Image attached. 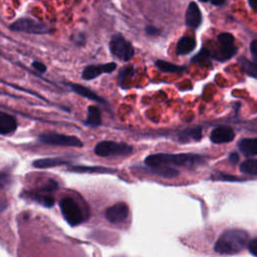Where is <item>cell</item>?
I'll return each instance as SVG.
<instances>
[{
	"label": "cell",
	"instance_id": "1",
	"mask_svg": "<svg viewBox=\"0 0 257 257\" xmlns=\"http://www.w3.org/2000/svg\"><path fill=\"white\" fill-rule=\"evenodd\" d=\"M204 161V157L197 154H154L146 158L145 164L149 168L177 166L193 169Z\"/></svg>",
	"mask_w": 257,
	"mask_h": 257
},
{
	"label": "cell",
	"instance_id": "2",
	"mask_svg": "<svg viewBox=\"0 0 257 257\" xmlns=\"http://www.w3.org/2000/svg\"><path fill=\"white\" fill-rule=\"evenodd\" d=\"M249 234L242 229L225 230L215 243L214 250L219 254L232 255L242 251L248 245Z\"/></svg>",
	"mask_w": 257,
	"mask_h": 257
},
{
	"label": "cell",
	"instance_id": "3",
	"mask_svg": "<svg viewBox=\"0 0 257 257\" xmlns=\"http://www.w3.org/2000/svg\"><path fill=\"white\" fill-rule=\"evenodd\" d=\"M9 29L17 32H24L29 34H47L51 33L54 29L48 24L36 21L31 18H19L9 25Z\"/></svg>",
	"mask_w": 257,
	"mask_h": 257
},
{
	"label": "cell",
	"instance_id": "4",
	"mask_svg": "<svg viewBox=\"0 0 257 257\" xmlns=\"http://www.w3.org/2000/svg\"><path fill=\"white\" fill-rule=\"evenodd\" d=\"M94 153L99 157H126L133 153V147L113 141H101L94 147Z\"/></svg>",
	"mask_w": 257,
	"mask_h": 257
},
{
	"label": "cell",
	"instance_id": "5",
	"mask_svg": "<svg viewBox=\"0 0 257 257\" xmlns=\"http://www.w3.org/2000/svg\"><path fill=\"white\" fill-rule=\"evenodd\" d=\"M109 51L114 57L124 62L131 60L135 54L132 43L119 33L111 36L109 40Z\"/></svg>",
	"mask_w": 257,
	"mask_h": 257
},
{
	"label": "cell",
	"instance_id": "6",
	"mask_svg": "<svg viewBox=\"0 0 257 257\" xmlns=\"http://www.w3.org/2000/svg\"><path fill=\"white\" fill-rule=\"evenodd\" d=\"M59 207L64 219L69 225L76 226L83 222V213L74 199L70 197H65L61 199Z\"/></svg>",
	"mask_w": 257,
	"mask_h": 257
},
{
	"label": "cell",
	"instance_id": "7",
	"mask_svg": "<svg viewBox=\"0 0 257 257\" xmlns=\"http://www.w3.org/2000/svg\"><path fill=\"white\" fill-rule=\"evenodd\" d=\"M219 47L213 54V57L220 61H225L231 58L236 53V46L234 44V36L231 33L223 32L217 37Z\"/></svg>",
	"mask_w": 257,
	"mask_h": 257
},
{
	"label": "cell",
	"instance_id": "8",
	"mask_svg": "<svg viewBox=\"0 0 257 257\" xmlns=\"http://www.w3.org/2000/svg\"><path fill=\"white\" fill-rule=\"evenodd\" d=\"M38 140L46 145L53 146H62V147H77L80 148L83 146L81 140L74 136H66L55 133H48L39 136Z\"/></svg>",
	"mask_w": 257,
	"mask_h": 257
},
{
	"label": "cell",
	"instance_id": "9",
	"mask_svg": "<svg viewBox=\"0 0 257 257\" xmlns=\"http://www.w3.org/2000/svg\"><path fill=\"white\" fill-rule=\"evenodd\" d=\"M116 69L115 62H107L103 64H89L85 66L82 70L81 77L85 80H91L101 73H110Z\"/></svg>",
	"mask_w": 257,
	"mask_h": 257
},
{
	"label": "cell",
	"instance_id": "10",
	"mask_svg": "<svg viewBox=\"0 0 257 257\" xmlns=\"http://www.w3.org/2000/svg\"><path fill=\"white\" fill-rule=\"evenodd\" d=\"M105 218L111 223L123 222L128 216V207L124 203H116L105 211Z\"/></svg>",
	"mask_w": 257,
	"mask_h": 257
},
{
	"label": "cell",
	"instance_id": "11",
	"mask_svg": "<svg viewBox=\"0 0 257 257\" xmlns=\"http://www.w3.org/2000/svg\"><path fill=\"white\" fill-rule=\"evenodd\" d=\"M202 22V13L196 2H190L186 13H185V23L188 27L196 29L200 26Z\"/></svg>",
	"mask_w": 257,
	"mask_h": 257
},
{
	"label": "cell",
	"instance_id": "12",
	"mask_svg": "<svg viewBox=\"0 0 257 257\" xmlns=\"http://www.w3.org/2000/svg\"><path fill=\"white\" fill-rule=\"evenodd\" d=\"M235 138L234 131L229 126H218L214 128L210 135V139L214 144H223L233 141Z\"/></svg>",
	"mask_w": 257,
	"mask_h": 257
},
{
	"label": "cell",
	"instance_id": "13",
	"mask_svg": "<svg viewBox=\"0 0 257 257\" xmlns=\"http://www.w3.org/2000/svg\"><path fill=\"white\" fill-rule=\"evenodd\" d=\"M196 45H197V42L193 36H189V35L182 36L176 45V53L178 55L189 54L196 48Z\"/></svg>",
	"mask_w": 257,
	"mask_h": 257
},
{
	"label": "cell",
	"instance_id": "14",
	"mask_svg": "<svg viewBox=\"0 0 257 257\" xmlns=\"http://www.w3.org/2000/svg\"><path fill=\"white\" fill-rule=\"evenodd\" d=\"M17 128V121L16 119L6 113V112H1L0 113V133L2 136H7L15 132Z\"/></svg>",
	"mask_w": 257,
	"mask_h": 257
},
{
	"label": "cell",
	"instance_id": "15",
	"mask_svg": "<svg viewBox=\"0 0 257 257\" xmlns=\"http://www.w3.org/2000/svg\"><path fill=\"white\" fill-rule=\"evenodd\" d=\"M240 151L247 157L257 156V138L243 139L239 143Z\"/></svg>",
	"mask_w": 257,
	"mask_h": 257
},
{
	"label": "cell",
	"instance_id": "16",
	"mask_svg": "<svg viewBox=\"0 0 257 257\" xmlns=\"http://www.w3.org/2000/svg\"><path fill=\"white\" fill-rule=\"evenodd\" d=\"M155 64L159 70L166 72V73H181L186 69V67L184 65H176L172 62H169V61H166L163 59L156 60Z\"/></svg>",
	"mask_w": 257,
	"mask_h": 257
},
{
	"label": "cell",
	"instance_id": "17",
	"mask_svg": "<svg viewBox=\"0 0 257 257\" xmlns=\"http://www.w3.org/2000/svg\"><path fill=\"white\" fill-rule=\"evenodd\" d=\"M69 85H70L71 89H72L74 92L80 94L81 96H84V97H86V98H88V99L95 100V101H98V102H104V100H103L100 96H98L95 92H93L91 89H89V88H87V87H85V86H83V85H81V84L71 83V84H69Z\"/></svg>",
	"mask_w": 257,
	"mask_h": 257
},
{
	"label": "cell",
	"instance_id": "18",
	"mask_svg": "<svg viewBox=\"0 0 257 257\" xmlns=\"http://www.w3.org/2000/svg\"><path fill=\"white\" fill-rule=\"evenodd\" d=\"M101 123V114L100 109L96 105H89L87 107V117L85 124L91 126H97Z\"/></svg>",
	"mask_w": 257,
	"mask_h": 257
},
{
	"label": "cell",
	"instance_id": "19",
	"mask_svg": "<svg viewBox=\"0 0 257 257\" xmlns=\"http://www.w3.org/2000/svg\"><path fill=\"white\" fill-rule=\"evenodd\" d=\"M202 138V128L201 127H193L183 131L179 135V141L181 143H189L193 141H199Z\"/></svg>",
	"mask_w": 257,
	"mask_h": 257
},
{
	"label": "cell",
	"instance_id": "20",
	"mask_svg": "<svg viewBox=\"0 0 257 257\" xmlns=\"http://www.w3.org/2000/svg\"><path fill=\"white\" fill-rule=\"evenodd\" d=\"M67 164V162L65 160L62 159H58V158H46V159H40V160H36L33 162V166L35 168H52L55 166H60V165H64Z\"/></svg>",
	"mask_w": 257,
	"mask_h": 257
},
{
	"label": "cell",
	"instance_id": "21",
	"mask_svg": "<svg viewBox=\"0 0 257 257\" xmlns=\"http://www.w3.org/2000/svg\"><path fill=\"white\" fill-rule=\"evenodd\" d=\"M239 63H240L242 70L246 74H248L251 77L257 78V63L256 62H252L244 57H241L239 59Z\"/></svg>",
	"mask_w": 257,
	"mask_h": 257
},
{
	"label": "cell",
	"instance_id": "22",
	"mask_svg": "<svg viewBox=\"0 0 257 257\" xmlns=\"http://www.w3.org/2000/svg\"><path fill=\"white\" fill-rule=\"evenodd\" d=\"M69 171H74V172H80V173H90V172H95V173H111L113 170L108 169V168H103V167H82V166H72L68 168Z\"/></svg>",
	"mask_w": 257,
	"mask_h": 257
},
{
	"label": "cell",
	"instance_id": "23",
	"mask_svg": "<svg viewBox=\"0 0 257 257\" xmlns=\"http://www.w3.org/2000/svg\"><path fill=\"white\" fill-rule=\"evenodd\" d=\"M240 171L246 174L257 175V159L244 161L240 166Z\"/></svg>",
	"mask_w": 257,
	"mask_h": 257
},
{
	"label": "cell",
	"instance_id": "24",
	"mask_svg": "<svg viewBox=\"0 0 257 257\" xmlns=\"http://www.w3.org/2000/svg\"><path fill=\"white\" fill-rule=\"evenodd\" d=\"M31 199H33L34 201L46 206V207H52L54 204V199L51 196H42L39 194H30L29 195Z\"/></svg>",
	"mask_w": 257,
	"mask_h": 257
},
{
	"label": "cell",
	"instance_id": "25",
	"mask_svg": "<svg viewBox=\"0 0 257 257\" xmlns=\"http://www.w3.org/2000/svg\"><path fill=\"white\" fill-rule=\"evenodd\" d=\"M135 74V67L133 65H127L121 68L120 72H119V83L120 85H122V82L126 79V78H131L133 75Z\"/></svg>",
	"mask_w": 257,
	"mask_h": 257
},
{
	"label": "cell",
	"instance_id": "26",
	"mask_svg": "<svg viewBox=\"0 0 257 257\" xmlns=\"http://www.w3.org/2000/svg\"><path fill=\"white\" fill-rule=\"evenodd\" d=\"M58 184L52 180H48V182L41 188L42 192H50L53 190H57Z\"/></svg>",
	"mask_w": 257,
	"mask_h": 257
},
{
	"label": "cell",
	"instance_id": "27",
	"mask_svg": "<svg viewBox=\"0 0 257 257\" xmlns=\"http://www.w3.org/2000/svg\"><path fill=\"white\" fill-rule=\"evenodd\" d=\"M145 31H146L147 35H149V36H158V35L161 34V30L159 28L153 26V25H148L146 27Z\"/></svg>",
	"mask_w": 257,
	"mask_h": 257
},
{
	"label": "cell",
	"instance_id": "28",
	"mask_svg": "<svg viewBox=\"0 0 257 257\" xmlns=\"http://www.w3.org/2000/svg\"><path fill=\"white\" fill-rule=\"evenodd\" d=\"M31 65H32V67H33L35 70H37V71L40 72V73H44V72L46 71V66H45V64H43V63L40 62V61H33V62L31 63Z\"/></svg>",
	"mask_w": 257,
	"mask_h": 257
},
{
	"label": "cell",
	"instance_id": "29",
	"mask_svg": "<svg viewBox=\"0 0 257 257\" xmlns=\"http://www.w3.org/2000/svg\"><path fill=\"white\" fill-rule=\"evenodd\" d=\"M250 51H251L252 57L254 59V62L257 63V39L252 40V42L250 44Z\"/></svg>",
	"mask_w": 257,
	"mask_h": 257
},
{
	"label": "cell",
	"instance_id": "30",
	"mask_svg": "<svg viewBox=\"0 0 257 257\" xmlns=\"http://www.w3.org/2000/svg\"><path fill=\"white\" fill-rule=\"evenodd\" d=\"M248 249L254 256L257 257V239H253L248 244Z\"/></svg>",
	"mask_w": 257,
	"mask_h": 257
},
{
	"label": "cell",
	"instance_id": "31",
	"mask_svg": "<svg viewBox=\"0 0 257 257\" xmlns=\"http://www.w3.org/2000/svg\"><path fill=\"white\" fill-rule=\"evenodd\" d=\"M200 1L201 2H210L211 4L216 5V6H220L226 2V0H200Z\"/></svg>",
	"mask_w": 257,
	"mask_h": 257
},
{
	"label": "cell",
	"instance_id": "32",
	"mask_svg": "<svg viewBox=\"0 0 257 257\" xmlns=\"http://www.w3.org/2000/svg\"><path fill=\"white\" fill-rule=\"evenodd\" d=\"M229 160L233 163V164H236L238 162V155L236 153H232L230 156H229Z\"/></svg>",
	"mask_w": 257,
	"mask_h": 257
},
{
	"label": "cell",
	"instance_id": "33",
	"mask_svg": "<svg viewBox=\"0 0 257 257\" xmlns=\"http://www.w3.org/2000/svg\"><path fill=\"white\" fill-rule=\"evenodd\" d=\"M248 3L251 8L257 9V0H248Z\"/></svg>",
	"mask_w": 257,
	"mask_h": 257
}]
</instances>
